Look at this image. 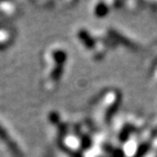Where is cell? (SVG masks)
I'll return each instance as SVG.
<instances>
[{
    "mask_svg": "<svg viewBox=\"0 0 157 157\" xmlns=\"http://www.w3.org/2000/svg\"><path fill=\"white\" fill-rule=\"evenodd\" d=\"M97 8V10H95V14L96 15H104L108 12V8L105 3H97L95 6V9Z\"/></svg>",
    "mask_w": 157,
    "mask_h": 157,
    "instance_id": "1",
    "label": "cell"
}]
</instances>
